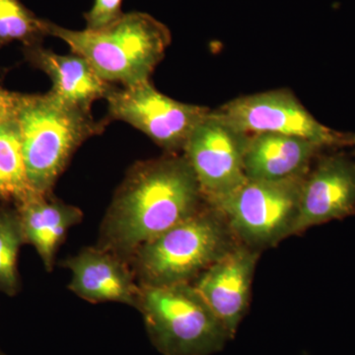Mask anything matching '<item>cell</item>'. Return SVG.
Wrapping results in <instances>:
<instances>
[{"label": "cell", "mask_w": 355, "mask_h": 355, "mask_svg": "<svg viewBox=\"0 0 355 355\" xmlns=\"http://www.w3.org/2000/svg\"><path fill=\"white\" fill-rule=\"evenodd\" d=\"M259 257L260 251L238 242L193 282L231 338L249 308Z\"/></svg>", "instance_id": "8fae6325"}, {"label": "cell", "mask_w": 355, "mask_h": 355, "mask_svg": "<svg viewBox=\"0 0 355 355\" xmlns=\"http://www.w3.org/2000/svg\"><path fill=\"white\" fill-rule=\"evenodd\" d=\"M48 20L41 19L20 0H0V49L12 42L24 48L41 44Z\"/></svg>", "instance_id": "e0dca14e"}, {"label": "cell", "mask_w": 355, "mask_h": 355, "mask_svg": "<svg viewBox=\"0 0 355 355\" xmlns=\"http://www.w3.org/2000/svg\"><path fill=\"white\" fill-rule=\"evenodd\" d=\"M19 214L0 211V289L13 293L18 284L17 256L24 241Z\"/></svg>", "instance_id": "ac0fdd59"}, {"label": "cell", "mask_w": 355, "mask_h": 355, "mask_svg": "<svg viewBox=\"0 0 355 355\" xmlns=\"http://www.w3.org/2000/svg\"><path fill=\"white\" fill-rule=\"evenodd\" d=\"M48 36L85 58L103 80L132 87L149 81L171 43L169 29L149 14L130 12L104 29L76 31L48 21Z\"/></svg>", "instance_id": "3957f363"}, {"label": "cell", "mask_w": 355, "mask_h": 355, "mask_svg": "<svg viewBox=\"0 0 355 355\" xmlns=\"http://www.w3.org/2000/svg\"><path fill=\"white\" fill-rule=\"evenodd\" d=\"M212 111L248 135L279 133L324 147L352 146L354 140V135L336 132L317 121L288 89L242 96Z\"/></svg>", "instance_id": "ba28073f"}, {"label": "cell", "mask_w": 355, "mask_h": 355, "mask_svg": "<svg viewBox=\"0 0 355 355\" xmlns=\"http://www.w3.org/2000/svg\"><path fill=\"white\" fill-rule=\"evenodd\" d=\"M352 146H355V135H354V140H352Z\"/></svg>", "instance_id": "44dd1931"}, {"label": "cell", "mask_w": 355, "mask_h": 355, "mask_svg": "<svg viewBox=\"0 0 355 355\" xmlns=\"http://www.w3.org/2000/svg\"><path fill=\"white\" fill-rule=\"evenodd\" d=\"M15 119L33 191L51 193L72 155L101 135L109 121L62 101L53 93L20 94Z\"/></svg>", "instance_id": "7a4b0ae2"}, {"label": "cell", "mask_w": 355, "mask_h": 355, "mask_svg": "<svg viewBox=\"0 0 355 355\" xmlns=\"http://www.w3.org/2000/svg\"><path fill=\"white\" fill-rule=\"evenodd\" d=\"M123 0H95L92 8L85 13L86 29L91 31L104 29L120 19Z\"/></svg>", "instance_id": "d6986e66"}, {"label": "cell", "mask_w": 355, "mask_h": 355, "mask_svg": "<svg viewBox=\"0 0 355 355\" xmlns=\"http://www.w3.org/2000/svg\"><path fill=\"white\" fill-rule=\"evenodd\" d=\"M18 203L24 239L36 248L44 268L50 272L67 232L83 220V211L51 193H33Z\"/></svg>", "instance_id": "9a60e30c"}, {"label": "cell", "mask_w": 355, "mask_h": 355, "mask_svg": "<svg viewBox=\"0 0 355 355\" xmlns=\"http://www.w3.org/2000/svg\"><path fill=\"white\" fill-rule=\"evenodd\" d=\"M0 355H4V354H2V352H0Z\"/></svg>", "instance_id": "7402d4cb"}, {"label": "cell", "mask_w": 355, "mask_h": 355, "mask_svg": "<svg viewBox=\"0 0 355 355\" xmlns=\"http://www.w3.org/2000/svg\"><path fill=\"white\" fill-rule=\"evenodd\" d=\"M355 212V161L331 154L306 175L292 235Z\"/></svg>", "instance_id": "30bf717a"}, {"label": "cell", "mask_w": 355, "mask_h": 355, "mask_svg": "<svg viewBox=\"0 0 355 355\" xmlns=\"http://www.w3.org/2000/svg\"><path fill=\"white\" fill-rule=\"evenodd\" d=\"M106 120L130 123L168 154L184 150L187 140L210 110L172 99L146 81L132 87L113 88L106 97Z\"/></svg>", "instance_id": "52a82bcc"}, {"label": "cell", "mask_w": 355, "mask_h": 355, "mask_svg": "<svg viewBox=\"0 0 355 355\" xmlns=\"http://www.w3.org/2000/svg\"><path fill=\"white\" fill-rule=\"evenodd\" d=\"M307 174L279 181L247 180L210 207L221 212L238 242L258 251L275 246L292 235Z\"/></svg>", "instance_id": "8992f818"}, {"label": "cell", "mask_w": 355, "mask_h": 355, "mask_svg": "<svg viewBox=\"0 0 355 355\" xmlns=\"http://www.w3.org/2000/svg\"><path fill=\"white\" fill-rule=\"evenodd\" d=\"M324 147L311 140L279 133L249 135L244 159L247 180L279 181L307 174Z\"/></svg>", "instance_id": "5bb4252c"}, {"label": "cell", "mask_w": 355, "mask_h": 355, "mask_svg": "<svg viewBox=\"0 0 355 355\" xmlns=\"http://www.w3.org/2000/svg\"><path fill=\"white\" fill-rule=\"evenodd\" d=\"M249 135L232 127L210 110L184 147L207 205L229 197L247 181L245 153Z\"/></svg>", "instance_id": "9c48e42d"}, {"label": "cell", "mask_w": 355, "mask_h": 355, "mask_svg": "<svg viewBox=\"0 0 355 355\" xmlns=\"http://www.w3.org/2000/svg\"><path fill=\"white\" fill-rule=\"evenodd\" d=\"M237 243L221 212L207 203L195 216L142 245L128 263L139 286L193 284Z\"/></svg>", "instance_id": "277c9868"}, {"label": "cell", "mask_w": 355, "mask_h": 355, "mask_svg": "<svg viewBox=\"0 0 355 355\" xmlns=\"http://www.w3.org/2000/svg\"><path fill=\"white\" fill-rule=\"evenodd\" d=\"M35 193L26 170L15 116L0 123V198L20 202Z\"/></svg>", "instance_id": "2e32d148"}, {"label": "cell", "mask_w": 355, "mask_h": 355, "mask_svg": "<svg viewBox=\"0 0 355 355\" xmlns=\"http://www.w3.org/2000/svg\"><path fill=\"white\" fill-rule=\"evenodd\" d=\"M27 62L50 77L55 97L85 112L93 103L106 99L113 90L112 84L103 80L87 60L77 53L58 55L41 44L24 48Z\"/></svg>", "instance_id": "4fadbf2b"}, {"label": "cell", "mask_w": 355, "mask_h": 355, "mask_svg": "<svg viewBox=\"0 0 355 355\" xmlns=\"http://www.w3.org/2000/svg\"><path fill=\"white\" fill-rule=\"evenodd\" d=\"M20 93L10 92L0 86V123L14 118Z\"/></svg>", "instance_id": "ffe728a7"}, {"label": "cell", "mask_w": 355, "mask_h": 355, "mask_svg": "<svg viewBox=\"0 0 355 355\" xmlns=\"http://www.w3.org/2000/svg\"><path fill=\"white\" fill-rule=\"evenodd\" d=\"M207 205L184 156L166 154L128 170L103 219L97 247L130 261L139 248Z\"/></svg>", "instance_id": "6da1fadb"}, {"label": "cell", "mask_w": 355, "mask_h": 355, "mask_svg": "<svg viewBox=\"0 0 355 355\" xmlns=\"http://www.w3.org/2000/svg\"><path fill=\"white\" fill-rule=\"evenodd\" d=\"M137 310L163 355H212L232 340L193 284L139 286Z\"/></svg>", "instance_id": "5b68a950"}, {"label": "cell", "mask_w": 355, "mask_h": 355, "mask_svg": "<svg viewBox=\"0 0 355 355\" xmlns=\"http://www.w3.org/2000/svg\"><path fill=\"white\" fill-rule=\"evenodd\" d=\"M71 272L69 288L91 303L116 302L135 308L139 284L130 263L99 247L85 248L62 263Z\"/></svg>", "instance_id": "7c38bea8"}]
</instances>
